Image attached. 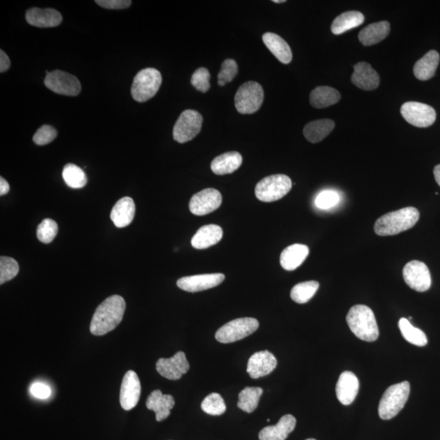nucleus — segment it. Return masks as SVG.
I'll use <instances>...</instances> for the list:
<instances>
[{
    "label": "nucleus",
    "mask_w": 440,
    "mask_h": 440,
    "mask_svg": "<svg viewBox=\"0 0 440 440\" xmlns=\"http://www.w3.org/2000/svg\"><path fill=\"white\" fill-rule=\"evenodd\" d=\"M265 92L262 86L255 81H249L241 86L235 95V107L241 114L257 112L264 102Z\"/></svg>",
    "instance_id": "obj_7"
},
{
    "label": "nucleus",
    "mask_w": 440,
    "mask_h": 440,
    "mask_svg": "<svg viewBox=\"0 0 440 440\" xmlns=\"http://www.w3.org/2000/svg\"><path fill=\"white\" fill-rule=\"evenodd\" d=\"M62 177L65 184L72 189H82L88 183L87 175L84 170L74 164L65 166Z\"/></svg>",
    "instance_id": "obj_36"
},
{
    "label": "nucleus",
    "mask_w": 440,
    "mask_h": 440,
    "mask_svg": "<svg viewBox=\"0 0 440 440\" xmlns=\"http://www.w3.org/2000/svg\"><path fill=\"white\" fill-rule=\"evenodd\" d=\"M29 392L33 396L39 399H47L51 396V388L41 382L34 383Z\"/></svg>",
    "instance_id": "obj_45"
},
{
    "label": "nucleus",
    "mask_w": 440,
    "mask_h": 440,
    "mask_svg": "<svg viewBox=\"0 0 440 440\" xmlns=\"http://www.w3.org/2000/svg\"><path fill=\"white\" fill-rule=\"evenodd\" d=\"M273 3H276V4H281V3H286V0H273L272 1Z\"/></svg>",
    "instance_id": "obj_49"
},
{
    "label": "nucleus",
    "mask_w": 440,
    "mask_h": 440,
    "mask_svg": "<svg viewBox=\"0 0 440 440\" xmlns=\"http://www.w3.org/2000/svg\"><path fill=\"white\" fill-rule=\"evenodd\" d=\"M242 164V156L239 152L222 154L212 161L211 168L215 175H224L234 173Z\"/></svg>",
    "instance_id": "obj_28"
},
{
    "label": "nucleus",
    "mask_w": 440,
    "mask_h": 440,
    "mask_svg": "<svg viewBox=\"0 0 440 440\" xmlns=\"http://www.w3.org/2000/svg\"><path fill=\"white\" fill-rule=\"evenodd\" d=\"M399 331L401 332L404 340L418 347H424L427 344L426 333L420 328L413 326L408 319L401 318L399 321Z\"/></svg>",
    "instance_id": "obj_33"
},
{
    "label": "nucleus",
    "mask_w": 440,
    "mask_h": 440,
    "mask_svg": "<svg viewBox=\"0 0 440 440\" xmlns=\"http://www.w3.org/2000/svg\"><path fill=\"white\" fill-rule=\"evenodd\" d=\"M222 230L215 225H204L200 227L192 239L191 244L195 249L204 250L215 246L221 241Z\"/></svg>",
    "instance_id": "obj_25"
},
{
    "label": "nucleus",
    "mask_w": 440,
    "mask_h": 440,
    "mask_svg": "<svg viewBox=\"0 0 440 440\" xmlns=\"http://www.w3.org/2000/svg\"><path fill=\"white\" fill-rule=\"evenodd\" d=\"M352 83L362 90L373 91L378 88L380 78L371 65L364 62H359L354 65Z\"/></svg>",
    "instance_id": "obj_19"
},
{
    "label": "nucleus",
    "mask_w": 440,
    "mask_h": 440,
    "mask_svg": "<svg viewBox=\"0 0 440 440\" xmlns=\"http://www.w3.org/2000/svg\"><path fill=\"white\" fill-rule=\"evenodd\" d=\"M347 322L354 335L360 340L366 342L378 340L379 330L376 317L368 306H353L347 313Z\"/></svg>",
    "instance_id": "obj_3"
},
{
    "label": "nucleus",
    "mask_w": 440,
    "mask_h": 440,
    "mask_svg": "<svg viewBox=\"0 0 440 440\" xmlns=\"http://www.w3.org/2000/svg\"><path fill=\"white\" fill-rule=\"evenodd\" d=\"M99 6L107 9H124L131 6L130 0H97Z\"/></svg>",
    "instance_id": "obj_44"
},
{
    "label": "nucleus",
    "mask_w": 440,
    "mask_h": 440,
    "mask_svg": "<svg viewBox=\"0 0 440 440\" xmlns=\"http://www.w3.org/2000/svg\"><path fill=\"white\" fill-rule=\"evenodd\" d=\"M189 367L183 352H177L171 358H161L156 364V371L160 375L174 381L179 380L184 374L188 373Z\"/></svg>",
    "instance_id": "obj_14"
},
{
    "label": "nucleus",
    "mask_w": 440,
    "mask_h": 440,
    "mask_svg": "<svg viewBox=\"0 0 440 440\" xmlns=\"http://www.w3.org/2000/svg\"><path fill=\"white\" fill-rule=\"evenodd\" d=\"M262 392L264 391L260 387H246L239 394L237 407L248 413L254 412L259 406Z\"/></svg>",
    "instance_id": "obj_34"
},
{
    "label": "nucleus",
    "mask_w": 440,
    "mask_h": 440,
    "mask_svg": "<svg viewBox=\"0 0 440 440\" xmlns=\"http://www.w3.org/2000/svg\"><path fill=\"white\" fill-rule=\"evenodd\" d=\"M19 272L18 262L13 258H0V284L3 285L17 276Z\"/></svg>",
    "instance_id": "obj_38"
},
{
    "label": "nucleus",
    "mask_w": 440,
    "mask_h": 440,
    "mask_svg": "<svg viewBox=\"0 0 440 440\" xmlns=\"http://www.w3.org/2000/svg\"><path fill=\"white\" fill-rule=\"evenodd\" d=\"M175 406V399L171 394H164L160 390L152 392L146 401V407L156 413L158 422L164 421L170 416Z\"/></svg>",
    "instance_id": "obj_21"
},
{
    "label": "nucleus",
    "mask_w": 440,
    "mask_h": 440,
    "mask_svg": "<svg viewBox=\"0 0 440 440\" xmlns=\"http://www.w3.org/2000/svg\"><path fill=\"white\" fill-rule=\"evenodd\" d=\"M402 117L417 128H428L436 122V112L432 106L426 104L408 101L401 106Z\"/></svg>",
    "instance_id": "obj_10"
},
{
    "label": "nucleus",
    "mask_w": 440,
    "mask_h": 440,
    "mask_svg": "<svg viewBox=\"0 0 440 440\" xmlns=\"http://www.w3.org/2000/svg\"><path fill=\"white\" fill-rule=\"evenodd\" d=\"M202 411L212 416H220L226 411L224 399L218 393H211L201 404Z\"/></svg>",
    "instance_id": "obj_37"
},
{
    "label": "nucleus",
    "mask_w": 440,
    "mask_h": 440,
    "mask_svg": "<svg viewBox=\"0 0 440 440\" xmlns=\"http://www.w3.org/2000/svg\"><path fill=\"white\" fill-rule=\"evenodd\" d=\"M391 32V25L388 22H375L367 25L361 30L358 37L365 46H372L385 39Z\"/></svg>",
    "instance_id": "obj_27"
},
{
    "label": "nucleus",
    "mask_w": 440,
    "mask_h": 440,
    "mask_svg": "<svg viewBox=\"0 0 440 440\" xmlns=\"http://www.w3.org/2000/svg\"><path fill=\"white\" fill-rule=\"evenodd\" d=\"M222 195L215 189H206L196 194L189 201V210L195 215L202 216L220 208Z\"/></svg>",
    "instance_id": "obj_13"
},
{
    "label": "nucleus",
    "mask_w": 440,
    "mask_h": 440,
    "mask_svg": "<svg viewBox=\"0 0 440 440\" xmlns=\"http://www.w3.org/2000/svg\"><path fill=\"white\" fill-rule=\"evenodd\" d=\"M10 65H11V62H10L8 55L3 50L0 51V72H6L10 68Z\"/></svg>",
    "instance_id": "obj_46"
},
{
    "label": "nucleus",
    "mask_w": 440,
    "mask_h": 440,
    "mask_svg": "<svg viewBox=\"0 0 440 440\" xmlns=\"http://www.w3.org/2000/svg\"><path fill=\"white\" fill-rule=\"evenodd\" d=\"M306 440H316V439H307Z\"/></svg>",
    "instance_id": "obj_50"
},
{
    "label": "nucleus",
    "mask_w": 440,
    "mask_h": 440,
    "mask_svg": "<svg viewBox=\"0 0 440 440\" xmlns=\"http://www.w3.org/2000/svg\"><path fill=\"white\" fill-rule=\"evenodd\" d=\"M411 394V384L402 382L388 387L378 406V414L383 420H390L402 411Z\"/></svg>",
    "instance_id": "obj_4"
},
{
    "label": "nucleus",
    "mask_w": 440,
    "mask_h": 440,
    "mask_svg": "<svg viewBox=\"0 0 440 440\" xmlns=\"http://www.w3.org/2000/svg\"><path fill=\"white\" fill-rule=\"evenodd\" d=\"M126 302L120 295L110 296L95 310L90 331L95 336H103L114 330L123 321Z\"/></svg>",
    "instance_id": "obj_1"
},
{
    "label": "nucleus",
    "mask_w": 440,
    "mask_h": 440,
    "mask_svg": "<svg viewBox=\"0 0 440 440\" xmlns=\"http://www.w3.org/2000/svg\"><path fill=\"white\" fill-rule=\"evenodd\" d=\"M161 74L158 69L146 68L135 75L131 86V95L138 102L143 103L153 98L161 85Z\"/></svg>",
    "instance_id": "obj_5"
},
{
    "label": "nucleus",
    "mask_w": 440,
    "mask_h": 440,
    "mask_svg": "<svg viewBox=\"0 0 440 440\" xmlns=\"http://www.w3.org/2000/svg\"><path fill=\"white\" fill-rule=\"evenodd\" d=\"M211 74L208 69L199 68L192 75L191 84L199 92L206 93L211 88Z\"/></svg>",
    "instance_id": "obj_41"
},
{
    "label": "nucleus",
    "mask_w": 440,
    "mask_h": 440,
    "mask_svg": "<svg viewBox=\"0 0 440 440\" xmlns=\"http://www.w3.org/2000/svg\"><path fill=\"white\" fill-rule=\"evenodd\" d=\"M296 426L295 417L287 414L275 426L267 427L260 432V440H286Z\"/></svg>",
    "instance_id": "obj_22"
},
{
    "label": "nucleus",
    "mask_w": 440,
    "mask_h": 440,
    "mask_svg": "<svg viewBox=\"0 0 440 440\" xmlns=\"http://www.w3.org/2000/svg\"><path fill=\"white\" fill-rule=\"evenodd\" d=\"M335 126V124L331 119L312 121L303 128V135L309 142L319 143L332 133Z\"/></svg>",
    "instance_id": "obj_30"
},
{
    "label": "nucleus",
    "mask_w": 440,
    "mask_h": 440,
    "mask_svg": "<svg viewBox=\"0 0 440 440\" xmlns=\"http://www.w3.org/2000/svg\"><path fill=\"white\" fill-rule=\"evenodd\" d=\"M239 73V65L234 60L227 59L221 65L220 72L218 74V84L224 87L227 83L232 82Z\"/></svg>",
    "instance_id": "obj_40"
},
{
    "label": "nucleus",
    "mask_w": 440,
    "mask_h": 440,
    "mask_svg": "<svg viewBox=\"0 0 440 440\" xmlns=\"http://www.w3.org/2000/svg\"><path fill=\"white\" fill-rule=\"evenodd\" d=\"M260 327L255 318L235 319L222 326L215 333L216 340L221 343H231L244 340L252 335Z\"/></svg>",
    "instance_id": "obj_8"
},
{
    "label": "nucleus",
    "mask_w": 440,
    "mask_h": 440,
    "mask_svg": "<svg viewBox=\"0 0 440 440\" xmlns=\"http://www.w3.org/2000/svg\"><path fill=\"white\" fill-rule=\"evenodd\" d=\"M340 99L341 95L338 91L326 86L316 88L310 94V103L316 109L327 108L337 104Z\"/></svg>",
    "instance_id": "obj_32"
},
{
    "label": "nucleus",
    "mask_w": 440,
    "mask_h": 440,
    "mask_svg": "<svg viewBox=\"0 0 440 440\" xmlns=\"http://www.w3.org/2000/svg\"><path fill=\"white\" fill-rule=\"evenodd\" d=\"M360 388L358 378L350 371L343 372L336 386V394L338 401L343 406H349L355 401Z\"/></svg>",
    "instance_id": "obj_20"
},
{
    "label": "nucleus",
    "mask_w": 440,
    "mask_h": 440,
    "mask_svg": "<svg viewBox=\"0 0 440 440\" xmlns=\"http://www.w3.org/2000/svg\"><path fill=\"white\" fill-rule=\"evenodd\" d=\"M404 280L411 289L418 292H426L432 286V276L428 267L424 262L413 260L408 262L403 269Z\"/></svg>",
    "instance_id": "obj_12"
},
{
    "label": "nucleus",
    "mask_w": 440,
    "mask_h": 440,
    "mask_svg": "<svg viewBox=\"0 0 440 440\" xmlns=\"http://www.w3.org/2000/svg\"><path fill=\"white\" fill-rule=\"evenodd\" d=\"M365 22V16L358 11H349L338 16L331 25V32L333 34L340 35L348 30L360 27Z\"/></svg>",
    "instance_id": "obj_31"
},
{
    "label": "nucleus",
    "mask_w": 440,
    "mask_h": 440,
    "mask_svg": "<svg viewBox=\"0 0 440 440\" xmlns=\"http://www.w3.org/2000/svg\"><path fill=\"white\" fill-rule=\"evenodd\" d=\"M44 84L53 93L67 97H76L82 89L78 78L62 70L50 72L44 79Z\"/></svg>",
    "instance_id": "obj_11"
},
{
    "label": "nucleus",
    "mask_w": 440,
    "mask_h": 440,
    "mask_svg": "<svg viewBox=\"0 0 440 440\" xmlns=\"http://www.w3.org/2000/svg\"><path fill=\"white\" fill-rule=\"evenodd\" d=\"M135 213V205L133 199L123 197L118 201L110 213V219L117 227H125L133 221Z\"/></svg>",
    "instance_id": "obj_23"
},
{
    "label": "nucleus",
    "mask_w": 440,
    "mask_h": 440,
    "mask_svg": "<svg viewBox=\"0 0 440 440\" xmlns=\"http://www.w3.org/2000/svg\"><path fill=\"white\" fill-rule=\"evenodd\" d=\"M319 282L316 281H305L298 283L293 287L291 292V297L293 301L300 305H303L310 301L319 289Z\"/></svg>",
    "instance_id": "obj_35"
},
{
    "label": "nucleus",
    "mask_w": 440,
    "mask_h": 440,
    "mask_svg": "<svg viewBox=\"0 0 440 440\" xmlns=\"http://www.w3.org/2000/svg\"><path fill=\"white\" fill-rule=\"evenodd\" d=\"M292 189V181L289 176L282 174L265 177L257 184L255 196L264 202L280 200Z\"/></svg>",
    "instance_id": "obj_6"
},
{
    "label": "nucleus",
    "mask_w": 440,
    "mask_h": 440,
    "mask_svg": "<svg viewBox=\"0 0 440 440\" xmlns=\"http://www.w3.org/2000/svg\"><path fill=\"white\" fill-rule=\"evenodd\" d=\"M27 22L35 27L49 28L58 27L62 22V16L53 8H33L25 14Z\"/></svg>",
    "instance_id": "obj_18"
},
{
    "label": "nucleus",
    "mask_w": 440,
    "mask_h": 440,
    "mask_svg": "<svg viewBox=\"0 0 440 440\" xmlns=\"http://www.w3.org/2000/svg\"><path fill=\"white\" fill-rule=\"evenodd\" d=\"M204 119L194 109L185 110L180 115L173 128V138L177 142L185 144L200 133Z\"/></svg>",
    "instance_id": "obj_9"
},
{
    "label": "nucleus",
    "mask_w": 440,
    "mask_h": 440,
    "mask_svg": "<svg viewBox=\"0 0 440 440\" xmlns=\"http://www.w3.org/2000/svg\"><path fill=\"white\" fill-rule=\"evenodd\" d=\"M141 385L138 374L133 371L126 373L120 389V404L124 411L134 408L139 402Z\"/></svg>",
    "instance_id": "obj_16"
},
{
    "label": "nucleus",
    "mask_w": 440,
    "mask_h": 440,
    "mask_svg": "<svg viewBox=\"0 0 440 440\" xmlns=\"http://www.w3.org/2000/svg\"><path fill=\"white\" fill-rule=\"evenodd\" d=\"M277 366L274 355L269 351L256 352L248 361L247 373L251 378L257 379L269 375Z\"/></svg>",
    "instance_id": "obj_17"
},
{
    "label": "nucleus",
    "mask_w": 440,
    "mask_h": 440,
    "mask_svg": "<svg viewBox=\"0 0 440 440\" xmlns=\"http://www.w3.org/2000/svg\"><path fill=\"white\" fill-rule=\"evenodd\" d=\"M262 41L275 58L282 64H289L293 59V54L289 44L279 35L274 33H265L262 35Z\"/></svg>",
    "instance_id": "obj_26"
},
{
    "label": "nucleus",
    "mask_w": 440,
    "mask_h": 440,
    "mask_svg": "<svg viewBox=\"0 0 440 440\" xmlns=\"http://www.w3.org/2000/svg\"><path fill=\"white\" fill-rule=\"evenodd\" d=\"M58 232V226L57 222L51 219H45L38 226L37 237L43 244H49L57 236Z\"/></svg>",
    "instance_id": "obj_39"
},
{
    "label": "nucleus",
    "mask_w": 440,
    "mask_h": 440,
    "mask_svg": "<svg viewBox=\"0 0 440 440\" xmlns=\"http://www.w3.org/2000/svg\"><path fill=\"white\" fill-rule=\"evenodd\" d=\"M10 190V185L6 181V180L4 179L3 177L0 178V195L4 196L6 195Z\"/></svg>",
    "instance_id": "obj_47"
},
{
    "label": "nucleus",
    "mask_w": 440,
    "mask_h": 440,
    "mask_svg": "<svg viewBox=\"0 0 440 440\" xmlns=\"http://www.w3.org/2000/svg\"><path fill=\"white\" fill-rule=\"evenodd\" d=\"M309 255L306 245L293 244L286 248L280 257L281 265L286 271H293L300 267Z\"/></svg>",
    "instance_id": "obj_24"
},
{
    "label": "nucleus",
    "mask_w": 440,
    "mask_h": 440,
    "mask_svg": "<svg viewBox=\"0 0 440 440\" xmlns=\"http://www.w3.org/2000/svg\"><path fill=\"white\" fill-rule=\"evenodd\" d=\"M340 201V194L336 191L324 190L317 195L315 204L318 208L328 210L338 205Z\"/></svg>",
    "instance_id": "obj_42"
},
{
    "label": "nucleus",
    "mask_w": 440,
    "mask_h": 440,
    "mask_svg": "<svg viewBox=\"0 0 440 440\" xmlns=\"http://www.w3.org/2000/svg\"><path fill=\"white\" fill-rule=\"evenodd\" d=\"M225 279L222 273L185 276L177 281V286L185 291L196 293L218 286Z\"/></svg>",
    "instance_id": "obj_15"
},
{
    "label": "nucleus",
    "mask_w": 440,
    "mask_h": 440,
    "mask_svg": "<svg viewBox=\"0 0 440 440\" xmlns=\"http://www.w3.org/2000/svg\"><path fill=\"white\" fill-rule=\"evenodd\" d=\"M420 218L415 207L408 206L396 211L389 212L378 219L374 225V232L378 236H394L415 226Z\"/></svg>",
    "instance_id": "obj_2"
},
{
    "label": "nucleus",
    "mask_w": 440,
    "mask_h": 440,
    "mask_svg": "<svg viewBox=\"0 0 440 440\" xmlns=\"http://www.w3.org/2000/svg\"><path fill=\"white\" fill-rule=\"evenodd\" d=\"M434 175L437 184L440 186V164L437 165L436 168H434Z\"/></svg>",
    "instance_id": "obj_48"
},
{
    "label": "nucleus",
    "mask_w": 440,
    "mask_h": 440,
    "mask_svg": "<svg viewBox=\"0 0 440 440\" xmlns=\"http://www.w3.org/2000/svg\"><path fill=\"white\" fill-rule=\"evenodd\" d=\"M58 131L53 126L44 125L35 133L33 140L37 145H46L57 138Z\"/></svg>",
    "instance_id": "obj_43"
},
{
    "label": "nucleus",
    "mask_w": 440,
    "mask_h": 440,
    "mask_svg": "<svg viewBox=\"0 0 440 440\" xmlns=\"http://www.w3.org/2000/svg\"><path fill=\"white\" fill-rule=\"evenodd\" d=\"M439 54L436 51H429L414 65L413 74L418 80L427 81L436 74L439 63Z\"/></svg>",
    "instance_id": "obj_29"
}]
</instances>
